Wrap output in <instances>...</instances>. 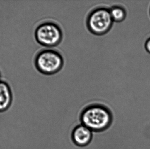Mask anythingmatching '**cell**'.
<instances>
[{
	"instance_id": "cell-5",
	"label": "cell",
	"mask_w": 150,
	"mask_h": 149,
	"mask_svg": "<svg viewBox=\"0 0 150 149\" xmlns=\"http://www.w3.org/2000/svg\"><path fill=\"white\" fill-rule=\"evenodd\" d=\"M92 138V131L82 124L76 127L72 131V140L75 144L79 147H85L89 145Z\"/></svg>"
},
{
	"instance_id": "cell-8",
	"label": "cell",
	"mask_w": 150,
	"mask_h": 149,
	"mask_svg": "<svg viewBox=\"0 0 150 149\" xmlns=\"http://www.w3.org/2000/svg\"><path fill=\"white\" fill-rule=\"evenodd\" d=\"M145 48L146 51L150 54V38H148L145 42Z\"/></svg>"
},
{
	"instance_id": "cell-6",
	"label": "cell",
	"mask_w": 150,
	"mask_h": 149,
	"mask_svg": "<svg viewBox=\"0 0 150 149\" xmlns=\"http://www.w3.org/2000/svg\"><path fill=\"white\" fill-rule=\"evenodd\" d=\"M12 94L10 87L4 81H0V113L8 110L12 103Z\"/></svg>"
},
{
	"instance_id": "cell-7",
	"label": "cell",
	"mask_w": 150,
	"mask_h": 149,
	"mask_svg": "<svg viewBox=\"0 0 150 149\" xmlns=\"http://www.w3.org/2000/svg\"><path fill=\"white\" fill-rule=\"evenodd\" d=\"M110 14L114 22H121L124 21L127 16L125 9L120 5H115L110 9Z\"/></svg>"
},
{
	"instance_id": "cell-9",
	"label": "cell",
	"mask_w": 150,
	"mask_h": 149,
	"mask_svg": "<svg viewBox=\"0 0 150 149\" xmlns=\"http://www.w3.org/2000/svg\"><path fill=\"white\" fill-rule=\"evenodd\" d=\"M1 81V74H0V81Z\"/></svg>"
},
{
	"instance_id": "cell-4",
	"label": "cell",
	"mask_w": 150,
	"mask_h": 149,
	"mask_svg": "<svg viewBox=\"0 0 150 149\" xmlns=\"http://www.w3.org/2000/svg\"><path fill=\"white\" fill-rule=\"evenodd\" d=\"M35 37L37 42L42 46L52 48L61 43L63 32L61 27L56 23L47 21L40 24L36 28Z\"/></svg>"
},
{
	"instance_id": "cell-2",
	"label": "cell",
	"mask_w": 150,
	"mask_h": 149,
	"mask_svg": "<svg viewBox=\"0 0 150 149\" xmlns=\"http://www.w3.org/2000/svg\"><path fill=\"white\" fill-rule=\"evenodd\" d=\"M35 65L42 74L52 75L59 72L64 66V59L58 51L51 49L40 51L35 57Z\"/></svg>"
},
{
	"instance_id": "cell-10",
	"label": "cell",
	"mask_w": 150,
	"mask_h": 149,
	"mask_svg": "<svg viewBox=\"0 0 150 149\" xmlns=\"http://www.w3.org/2000/svg\"></svg>"
},
{
	"instance_id": "cell-1",
	"label": "cell",
	"mask_w": 150,
	"mask_h": 149,
	"mask_svg": "<svg viewBox=\"0 0 150 149\" xmlns=\"http://www.w3.org/2000/svg\"><path fill=\"white\" fill-rule=\"evenodd\" d=\"M112 112L105 106L99 104L88 106L80 116L82 125L93 132L106 130L112 125Z\"/></svg>"
},
{
	"instance_id": "cell-3",
	"label": "cell",
	"mask_w": 150,
	"mask_h": 149,
	"mask_svg": "<svg viewBox=\"0 0 150 149\" xmlns=\"http://www.w3.org/2000/svg\"><path fill=\"white\" fill-rule=\"evenodd\" d=\"M114 21L110 9L104 7L95 8L88 15L86 24L87 29L93 35L102 36L112 29Z\"/></svg>"
}]
</instances>
